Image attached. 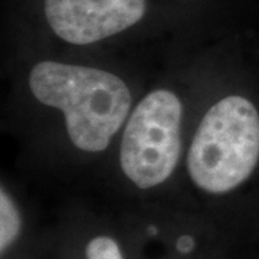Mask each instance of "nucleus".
<instances>
[{
  "label": "nucleus",
  "instance_id": "nucleus-1",
  "mask_svg": "<svg viewBox=\"0 0 259 259\" xmlns=\"http://www.w3.org/2000/svg\"><path fill=\"white\" fill-rule=\"evenodd\" d=\"M29 88L37 101L64 112L72 144L88 153L108 147L131 108L127 83L90 66L39 62L29 74Z\"/></svg>",
  "mask_w": 259,
  "mask_h": 259
},
{
  "label": "nucleus",
  "instance_id": "nucleus-2",
  "mask_svg": "<svg viewBox=\"0 0 259 259\" xmlns=\"http://www.w3.org/2000/svg\"><path fill=\"white\" fill-rule=\"evenodd\" d=\"M259 161V114L241 95L222 98L204 114L187 154V171L206 193L223 194L248 180Z\"/></svg>",
  "mask_w": 259,
  "mask_h": 259
},
{
  "label": "nucleus",
  "instance_id": "nucleus-3",
  "mask_svg": "<svg viewBox=\"0 0 259 259\" xmlns=\"http://www.w3.org/2000/svg\"><path fill=\"white\" fill-rule=\"evenodd\" d=\"M183 105L173 91L156 90L137 104L125 125L120 148L124 175L140 189L164 183L182 153Z\"/></svg>",
  "mask_w": 259,
  "mask_h": 259
},
{
  "label": "nucleus",
  "instance_id": "nucleus-4",
  "mask_svg": "<svg viewBox=\"0 0 259 259\" xmlns=\"http://www.w3.org/2000/svg\"><path fill=\"white\" fill-rule=\"evenodd\" d=\"M147 0H45V16L56 36L88 45L127 30L144 18Z\"/></svg>",
  "mask_w": 259,
  "mask_h": 259
},
{
  "label": "nucleus",
  "instance_id": "nucleus-5",
  "mask_svg": "<svg viewBox=\"0 0 259 259\" xmlns=\"http://www.w3.org/2000/svg\"><path fill=\"white\" fill-rule=\"evenodd\" d=\"M20 213L10 194L2 187L0 192V250L5 252L13 245L20 233Z\"/></svg>",
  "mask_w": 259,
  "mask_h": 259
},
{
  "label": "nucleus",
  "instance_id": "nucleus-6",
  "mask_svg": "<svg viewBox=\"0 0 259 259\" xmlns=\"http://www.w3.org/2000/svg\"><path fill=\"white\" fill-rule=\"evenodd\" d=\"M87 259H124L118 243L108 236H97L85 248Z\"/></svg>",
  "mask_w": 259,
  "mask_h": 259
},
{
  "label": "nucleus",
  "instance_id": "nucleus-7",
  "mask_svg": "<svg viewBox=\"0 0 259 259\" xmlns=\"http://www.w3.org/2000/svg\"><path fill=\"white\" fill-rule=\"evenodd\" d=\"M177 246H179V249L182 250V252H187V250L192 249V246H193V242L190 238H187V236H183L179 243H177Z\"/></svg>",
  "mask_w": 259,
  "mask_h": 259
}]
</instances>
